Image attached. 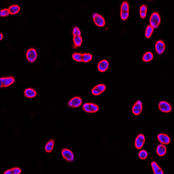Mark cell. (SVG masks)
<instances>
[{
    "label": "cell",
    "mask_w": 174,
    "mask_h": 174,
    "mask_svg": "<svg viewBox=\"0 0 174 174\" xmlns=\"http://www.w3.org/2000/svg\"><path fill=\"white\" fill-rule=\"evenodd\" d=\"M61 154L63 157L68 162H73L74 160V155L70 150L64 149L62 150Z\"/></svg>",
    "instance_id": "obj_10"
},
{
    "label": "cell",
    "mask_w": 174,
    "mask_h": 174,
    "mask_svg": "<svg viewBox=\"0 0 174 174\" xmlns=\"http://www.w3.org/2000/svg\"><path fill=\"white\" fill-rule=\"evenodd\" d=\"M148 152L144 150H141L139 151V154H138V156L139 158L142 160H145L148 157Z\"/></svg>",
    "instance_id": "obj_28"
},
{
    "label": "cell",
    "mask_w": 174,
    "mask_h": 174,
    "mask_svg": "<svg viewBox=\"0 0 174 174\" xmlns=\"http://www.w3.org/2000/svg\"><path fill=\"white\" fill-rule=\"evenodd\" d=\"M21 170L20 168H13L5 171V174H20L21 173Z\"/></svg>",
    "instance_id": "obj_25"
},
{
    "label": "cell",
    "mask_w": 174,
    "mask_h": 174,
    "mask_svg": "<svg viewBox=\"0 0 174 174\" xmlns=\"http://www.w3.org/2000/svg\"><path fill=\"white\" fill-rule=\"evenodd\" d=\"M154 28L150 25H149L147 27L145 30V36L147 39H149L152 35L153 32H154Z\"/></svg>",
    "instance_id": "obj_22"
},
{
    "label": "cell",
    "mask_w": 174,
    "mask_h": 174,
    "mask_svg": "<svg viewBox=\"0 0 174 174\" xmlns=\"http://www.w3.org/2000/svg\"><path fill=\"white\" fill-rule=\"evenodd\" d=\"M106 89V86L104 84H99L93 88L91 91V93L94 96H98L104 92Z\"/></svg>",
    "instance_id": "obj_9"
},
{
    "label": "cell",
    "mask_w": 174,
    "mask_h": 174,
    "mask_svg": "<svg viewBox=\"0 0 174 174\" xmlns=\"http://www.w3.org/2000/svg\"><path fill=\"white\" fill-rule=\"evenodd\" d=\"M54 142L53 140H50L46 144L45 146V150L46 152H51L52 151L54 146Z\"/></svg>",
    "instance_id": "obj_21"
},
{
    "label": "cell",
    "mask_w": 174,
    "mask_h": 174,
    "mask_svg": "<svg viewBox=\"0 0 174 174\" xmlns=\"http://www.w3.org/2000/svg\"><path fill=\"white\" fill-rule=\"evenodd\" d=\"M1 87H7L13 84L14 78L13 77H1L0 79Z\"/></svg>",
    "instance_id": "obj_5"
},
{
    "label": "cell",
    "mask_w": 174,
    "mask_h": 174,
    "mask_svg": "<svg viewBox=\"0 0 174 174\" xmlns=\"http://www.w3.org/2000/svg\"><path fill=\"white\" fill-rule=\"evenodd\" d=\"M142 104L140 101H138L132 107V113L135 116L140 115L142 111Z\"/></svg>",
    "instance_id": "obj_12"
},
{
    "label": "cell",
    "mask_w": 174,
    "mask_h": 174,
    "mask_svg": "<svg viewBox=\"0 0 174 174\" xmlns=\"http://www.w3.org/2000/svg\"><path fill=\"white\" fill-rule=\"evenodd\" d=\"M150 24L153 28H158L161 23V18L158 13L155 12L151 14L149 19Z\"/></svg>",
    "instance_id": "obj_2"
},
{
    "label": "cell",
    "mask_w": 174,
    "mask_h": 174,
    "mask_svg": "<svg viewBox=\"0 0 174 174\" xmlns=\"http://www.w3.org/2000/svg\"><path fill=\"white\" fill-rule=\"evenodd\" d=\"M156 52L158 54H161L163 53L165 49V45L164 42L162 40L157 41L155 45Z\"/></svg>",
    "instance_id": "obj_13"
},
{
    "label": "cell",
    "mask_w": 174,
    "mask_h": 174,
    "mask_svg": "<svg viewBox=\"0 0 174 174\" xmlns=\"http://www.w3.org/2000/svg\"><path fill=\"white\" fill-rule=\"evenodd\" d=\"M72 34L74 36H78V35L80 36V35H81V32H80V30L78 27H74L73 29Z\"/></svg>",
    "instance_id": "obj_29"
},
{
    "label": "cell",
    "mask_w": 174,
    "mask_h": 174,
    "mask_svg": "<svg viewBox=\"0 0 174 174\" xmlns=\"http://www.w3.org/2000/svg\"><path fill=\"white\" fill-rule=\"evenodd\" d=\"M82 103V100L79 97L73 98L68 102V105L72 108H76L80 107Z\"/></svg>",
    "instance_id": "obj_11"
},
{
    "label": "cell",
    "mask_w": 174,
    "mask_h": 174,
    "mask_svg": "<svg viewBox=\"0 0 174 174\" xmlns=\"http://www.w3.org/2000/svg\"><path fill=\"white\" fill-rule=\"evenodd\" d=\"M9 14L10 13H9V10H8V9H7V8L2 9L0 12L1 17H6V16H8Z\"/></svg>",
    "instance_id": "obj_30"
},
{
    "label": "cell",
    "mask_w": 174,
    "mask_h": 174,
    "mask_svg": "<svg viewBox=\"0 0 174 174\" xmlns=\"http://www.w3.org/2000/svg\"><path fill=\"white\" fill-rule=\"evenodd\" d=\"M167 152V148L164 144H159L157 147L156 152L158 156L160 157L164 156Z\"/></svg>",
    "instance_id": "obj_16"
},
{
    "label": "cell",
    "mask_w": 174,
    "mask_h": 174,
    "mask_svg": "<svg viewBox=\"0 0 174 174\" xmlns=\"http://www.w3.org/2000/svg\"><path fill=\"white\" fill-rule=\"evenodd\" d=\"M158 108L162 112L164 113H169L171 111L172 108L171 105L168 102L162 101L158 104Z\"/></svg>",
    "instance_id": "obj_7"
},
{
    "label": "cell",
    "mask_w": 174,
    "mask_h": 174,
    "mask_svg": "<svg viewBox=\"0 0 174 174\" xmlns=\"http://www.w3.org/2000/svg\"><path fill=\"white\" fill-rule=\"evenodd\" d=\"M129 3L127 1H124L122 3L120 9V16L122 20H126L129 17Z\"/></svg>",
    "instance_id": "obj_1"
},
{
    "label": "cell",
    "mask_w": 174,
    "mask_h": 174,
    "mask_svg": "<svg viewBox=\"0 0 174 174\" xmlns=\"http://www.w3.org/2000/svg\"><path fill=\"white\" fill-rule=\"evenodd\" d=\"M37 57V51L34 48H30L26 53V58L30 62H33L36 60Z\"/></svg>",
    "instance_id": "obj_8"
},
{
    "label": "cell",
    "mask_w": 174,
    "mask_h": 174,
    "mask_svg": "<svg viewBox=\"0 0 174 174\" xmlns=\"http://www.w3.org/2000/svg\"><path fill=\"white\" fill-rule=\"evenodd\" d=\"M154 58V55L151 52H148L145 53L142 57V60L144 62H149L151 61Z\"/></svg>",
    "instance_id": "obj_19"
},
{
    "label": "cell",
    "mask_w": 174,
    "mask_h": 174,
    "mask_svg": "<svg viewBox=\"0 0 174 174\" xmlns=\"http://www.w3.org/2000/svg\"><path fill=\"white\" fill-rule=\"evenodd\" d=\"M83 109L87 113H94L98 111L99 107L95 104L87 103L83 105Z\"/></svg>",
    "instance_id": "obj_3"
},
{
    "label": "cell",
    "mask_w": 174,
    "mask_h": 174,
    "mask_svg": "<svg viewBox=\"0 0 174 174\" xmlns=\"http://www.w3.org/2000/svg\"><path fill=\"white\" fill-rule=\"evenodd\" d=\"M24 94L26 97L28 98H33L37 95V92L32 88H28L24 91Z\"/></svg>",
    "instance_id": "obj_17"
},
{
    "label": "cell",
    "mask_w": 174,
    "mask_h": 174,
    "mask_svg": "<svg viewBox=\"0 0 174 174\" xmlns=\"http://www.w3.org/2000/svg\"><path fill=\"white\" fill-rule=\"evenodd\" d=\"M145 138L143 134H139L137 136L135 140V147L137 149H141L144 145Z\"/></svg>",
    "instance_id": "obj_6"
},
{
    "label": "cell",
    "mask_w": 174,
    "mask_h": 174,
    "mask_svg": "<svg viewBox=\"0 0 174 174\" xmlns=\"http://www.w3.org/2000/svg\"><path fill=\"white\" fill-rule=\"evenodd\" d=\"M0 36H1V37H0V39H1V40H2L3 38V34H2V33H1V35H0Z\"/></svg>",
    "instance_id": "obj_31"
},
{
    "label": "cell",
    "mask_w": 174,
    "mask_h": 174,
    "mask_svg": "<svg viewBox=\"0 0 174 174\" xmlns=\"http://www.w3.org/2000/svg\"><path fill=\"white\" fill-rule=\"evenodd\" d=\"M82 54L80 53H74L72 55V57L74 60L78 62H81L82 61Z\"/></svg>",
    "instance_id": "obj_27"
},
{
    "label": "cell",
    "mask_w": 174,
    "mask_h": 174,
    "mask_svg": "<svg viewBox=\"0 0 174 174\" xmlns=\"http://www.w3.org/2000/svg\"><path fill=\"white\" fill-rule=\"evenodd\" d=\"M8 10H9L10 14H16L19 12L20 10V8L18 5H12L11 6L9 7Z\"/></svg>",
    "instance_id": "obj_20"
},
{
    "label": "cell",
    "mask_w": 174,
    "mask_h": 174,
    "mask_svg": "<svg viewBox=\"0 0 174 174\" xmlns=\"http://www.w3.org/2000/svg\"><path fill=\"white\" fill-rule=\"evenodd\" d=\"M151 168L155 174H163L162 170L160 168L156 162H153L151 163Z\"/></svg>",
    "instance_id": "obj_18"
},
{
    "label": "cell",
    "mask_w": 174,
    "mask_h": 174,
    "mask_svg": "<svg viewBox=\"0 0 174 174\" xmlns=\"http://www.w3.org/2000/svg\"><path fill=\"white\" fill-rule=\"evenodd\" d=\"M73 41L74 43V45L76 47H80L82 43V39L81 36H75L73 37Z\"/></svg>",
    "instance_id": "obj_23"
},
{
    "label": "cell",
    "mask_w": 174,
    "mask_h": 174,
    "mask_svg": "<svg viewBox=\"0 0 174 174\" xmlns=\"http://www.w3.org/2000/svg\"><path fill=\"white\" fill-rule=\"evenodd\" d=\"M93 21L96 25L99 27L104 26L105 24V21L104 18L98 13L93 14L92 15Z\"/></svg>",
    "instance_id": "obj_4"
},
{
    "label": "cell",
    "mask_w": 174,
    "mask_h": 174,
    "mask_svg": "<svg viewBox=\"0 0 174 174\" xmlns=\"http://www.w3.org/2000/svg\"><path fill=\"white\" fill-rule=\"evenodd\" d=\"M109 63L106 60H102L98 63V68L99 72H104L109 68Z\"/></svg>",
    "instance_id": "obj_15"
},
{
    "label": "cell",
    "mask_w": 174,
    "mask_h": 174,
    "mask_svg": "<svg viewBox=\"0 0 174 174\" xmlns=\"http://www.w3.org/2000/svg\"><path fill=\"white\" fill-rule=\"evenodd\" d=\"M157 138L158 141L162 144L165 145V144H169L170 143V138L166 134H163V133L158 134Z\"/></svg>",
    "instance_id": "obj_14"
},
{
    "label": "cell",
    "mask_w": 174,
    "mask_h": 174,
    "mask_svg": "<svg viewBox=\"0 0 174 174\" xmlns=\"http://www.w3.org/2000/svg\"><path fill=\"white\" fill-rule=\"evenodd\" d=\"M92 59V55L89 53H84L82 54V61L87 63L89 62Z\"/></svg>",
    "instance_id": "obj_26"
},
{
    "label": "cell",
    "mask_w": 174,
    "mask_h": 174,
    "mask_svg": "<svg viewBox=\"0 0 174 174\" xmlns=\"http://www.w3.org/2000/svg\"><path fill=\"white\" fill-rule=\"evenodd\" d=\"M147 13V7L145 5H142L140 8V14L142 19L146 17Z\"/></svg>",
    "instance_id": "obj_24"
}]
</instances>
